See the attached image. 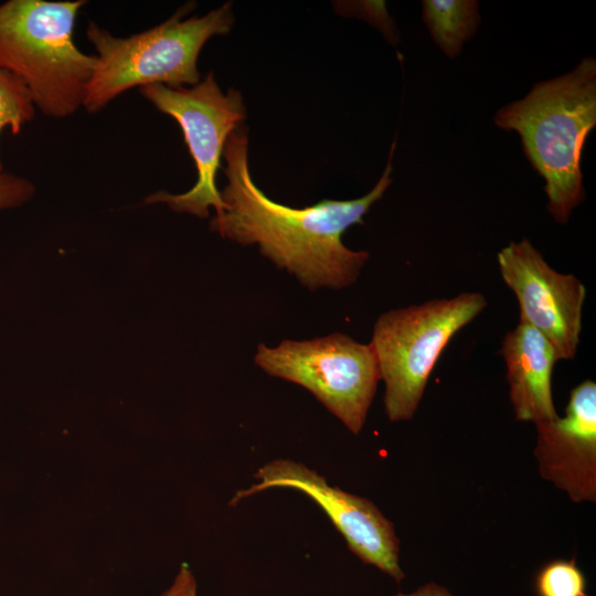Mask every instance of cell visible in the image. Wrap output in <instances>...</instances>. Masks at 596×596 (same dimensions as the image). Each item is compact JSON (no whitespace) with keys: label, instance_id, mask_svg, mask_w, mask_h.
I'll return each mask as SVG.
<instances>
[{"label":"cell","instance_id":"cell-7","mask_svg":"<svg viewBox=\"0 0 596 596\" xmlns=\"http://www.w3.org/2000/svg\"><path fill=\"white\" fill-rule=\"evenodd\" d=\"M139 91L159 111L179 124L198 172L196 182L189 191L181 194L158 191L147 196L145 203H166L175 212L201 219L209 217L210 206L215 209V215L221 214L224 204L215 177L228 136L246 117L242 94L234 88L223 93L212 72L194 86L155 84Z\"/></svg>","mask_w":596,"mask_h":596},{"label":"cell","instance_id":"cell-5","mask_svg":"<svg viewBox=\"0 0 596 596\" xmlns=\"http://www.w3.org/2000/svg\"><path fill=\"white\" fill-rule=\"evenodd\" d=\"M486 306L482 294L461 292L379 316L370 344L385 385L390 422L413 418L445 348Z\"/></svg>","mask_w":596,"mask_h":596},{"label":"cell","instance_id":"cell-12","mask_svg":"<svg viewBox=\"0 0 596 596\" xmlns=\"http://www.w3.org/2000/svg\"><path fill=\"white\" fill-rule=\"evenodd\" d=\"M476 0H424L422 17L433 41L449 58L461 52L480 24Z\"/></svg>","mask_w":596,"mask_h":596},{"label":"cell","instance_id":"cell-4","mask_svg":"<svg viewBox=\"0 0 596 596\" xmlns=\"http://www.w3.org/2000/svg\"><path fill=\"white\" fill-rule=\"evenodd\" d=\"M86 0L0 3V66L18 77L42 115L63 119L83 108L96 57L75 44Z\"/></svg>","mask_w":596,"mask_h":596},{"label":"cell","instance_id":"cell-14","mask_svg":"<svg viewBox=\"0 0 596 596\" xmlns=\"http://www.w3.org/2000/svg\"><path fill=\"white\" fill-rule=\"evenodd\" d=\"M534 592L536 596H590L575 557L545 563L535 574Z\"/></svg>","mask_w":596,"mask_h":596},{"label":"cell","instance_id":"cell-3","mask_svg":"<svg viewBox=\"0 0 596 596\" xmlns=\"http://www.w3.org/2000/svg\"><path fill=\"white\" fill-rule=\"evenodd\" d=\"M194 7L188 2L166 21L125 38L88 21L86 38L95 50L96 64L83 108L96 114L135 87L196 85L202 47L212 36L230 32L234 14L228 2L204 15L185 18Z\"/></svg>","mask_w":596,"mask_h":596},{"label":"cell","instance_id":"cell-1","mask_svg":"<svg viewBox=\"0 0 596 596\" xmlns=\"http://www.w3.org/2000/svg\"><path fill=\"white\" fill-rule=\"evenodd\" d=\"M394 149L395 140L384 172L365 195L323 199L296 209L273 201L255 184L248 169L247 134L238 127L224 147L227 183L220 192L224 209L211 220L210 228L241 245H258L263 256L310 290L347 288L359 278L370 253L348 248L342 235L350 226L364 224L363 216L390 187Z\"/></svg>","mask_w":596,"mask_h":596},{"label":"cell","instance_id":"cell-13","mask_svg":"<svg viewBox=\"0 0 596 596\" xmlns=\"http://www.w3.org/2000/svg\"><path fill=\"white\" fill-rule=\"evenodd\" d=\"M36 114V108L23 83L0 66V136L3 130L18 135L30 124ZM0 157V172L3 171Z\"/></svg>","mask_w":596,"mask_h":596},{"label":"cell","instance_id":"cell-9","mask_svg":"<svg viewBox=\"0 0 596 596\" xmlns=\"http://www.w3.org/2000/svg\"><path fill=\"white\" fill-rule=\"evenodd\" d=\"M497 259L503 283L518 300L520 321L541 332L558 360H574L581 341L584 284L551 267L528 238L510 242Z\"/></svg>","mask_w":596,"mask_h":596},{"label":"cell","instance_id":"cell-11","mask_svg":"<svg viewBox=\"0 0 596 596\" xmlns=\"http://www.w3.org/2000/svg\"><path fill=\"white\" fill-rule=\"evenodd\" d=\"M499 353L507 368L515 419L538 424L556 417L552 372L558 358L551 342L531 326L519 321L503 337Z\"/></svg>","mask_w":596,"mask_h":596},{"label":"cell","instance_id":"cell-8","mask_svg":"<svg viewBox=\"0 0 596 596\" xmlns=\"http://www.w3.org/2000/svg\"><path fill=\"white\" fill-rule=\"evenodd\" d=\"M258 482L236 491L228 505L274 488H288L312 499L344 538L349 550L401 583L405 574L400 566V541L393 523L370 500L330 485L326 477L302 462L273 459L253 476Z\"/></svg>","mask_w":596,"mask_h":596},{"label":"cell","instance_id":"cell-17","mask_svg":"<svg viewBox=\"0 0 596 596\" xmlns=\"http://www.w3.org/2000/svg\"><path fill=\"white\" fill-rule=\"evenodd\" d=\"M395 596H453L446 588L436 583H427L413 593H398Z\"/></svg>","mask_w":596,"mask_h":596},{"label":"cell","instance_id":"cell-2","mask_svg":"<svg viewBox=\"0 0 596 596\" xmlns=\"http://www.w3.org/2000/svg\"><path fill=\"white\" fill-rule=\"evenodd\" d=\"M493 123L520 136L526 159L545 181L549 213L566 224L585 200L581 161L596 126V60L584 57L571 72L534 84L522 99L500 108Z\"/></svg>","mask_w":596,"mask_h":596},{"label":"cell","instance_id":"cell-16","mask_svg":"<svg viewBox=\"0 0 596 596\" xmlns=\"http://www.w3.org/2000/svg\"><path fill=\"white\" fill-rule=\"evenodd\" d=\"M161 596H198V584L193 572L182 563L170 587Z\"/></svg>","mask_w":596,"mask_h":596},{"label":"cell","instance_id":"cell-6","mask_svg":"<svg viewBox=\"0 0 596 596\" xmlns=\"http://www.w3.org/2000/svg\"><path fill=\"white\" fill-rule=\"evenodd\" d=\"M254 362L268 375L308 390L353 434L362 430L381 381L371 344L341 332L273 348L259 343Z\"/></svg>","mask_w":596,"mask_h":596},{"label":"cell","instance_id":"cell-15","mask_svg":"<svg viewBox=\"0 0 596 596\" xmlns=\"http://www.w3.org/2000/svg\"><path fill=\"white\" fill-rule=\"evenodd\" d=\"M32 181L18 174L0 172V210L21 206L35 194Z\"/></svg>","mask_w":596,"mask_h":596},{"label":"cell","instance_id":"cell-10","mask_svg":"<svg viewBox=\"0 0 596 596\" xmlns=\"http://www.w3.org/2000/svg\"><path fill=\"white\" fill-rule=\"evenodd\" d=\"M534 455L542 478L573 502L596 501V383L570 393L565 416L535 424Z\"/></svg>","mask_w":596,"mask_h":596}]
</instances>
